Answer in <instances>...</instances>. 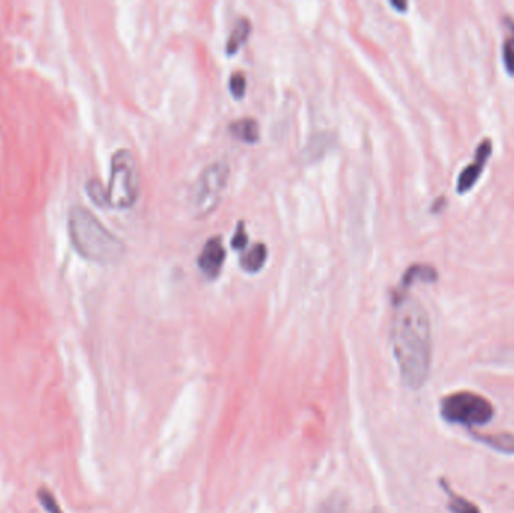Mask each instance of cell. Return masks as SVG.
Listing matches in <instances>:
<instances>
[{"mask_svg": "<svg viewBox=\"0 0 514 513\" xmlns=\"http://www.w3.org/2000/svg\"><path fill=\"white\" fill-rule=\"evenodd\" d=\"M390 336L403 384L411 390L422 388L430 377L433 354L426 307L411 297L396 300Z\"/></svg>", "mask_w": 514, "mask_h": 513, "instance_id": "cell-1", "label": "cell"}, {"mask_svg": "<svg viewBox=\"0 0 514 513\" xmlns=\"http://www.w3.org/2000/svg\"><path fill=\"white\" fill-rule=\"evenodd\" d=\"M68 234L77 253L90 262L113 264L125 255L124 241L82 205L69 209Z\"/></svg>", "mask_w": 514, "mask_h": 513, "instance_id": "cell-2", "label": "cell"}, {"mask_svg": "<svg viewBox=\"0 0 514 513\" xmlns=\"http://www.w3.org/2000/svg\"><path fill=\"white\" fill-rule=\"evenodd\" d=\"M106 188L108 206L127 209L136 204L140 191V179L136 158L131 150L117 149L113 154L108 185Z\"/></svg>", "mask_w": 514, "mask_h": 513, "instance_id": "cell-3", "label": "cell"}, {"mask_svg": "<svg viewBox=\"0 0 514 513\" xmlns=\"http://www.w3.org/2000/svg\"><path fill=\"white\" fill-rule=\"evenodd\" d=\"M229 176L230 166L224 160H218L201 170L191 191V208L197 218H205L218 208Z\"/></svg>", "mask_w": 514, "mask_h": 513, "instance_id": "cell-4", "label": "cell"}, {"mask_svg": "<svg viewBox=\"0 0 514 513\" xmlns=\"http://www.w3.org/2000/svg\"><path fill=\"white\" fill-rule=\"evenodd\" d=\"M442 417L466 428H476L489 423L495 414L492 402L473 391H456L441 402Z\"/></svg>", "mask_w": 514, "mask_h": 513, "instance_id": "cell-5", "label": "cell"}, {"mask_svg": "<svg viewBox=\"0 0 514 513\" xmlns=\"http://www.w3.org/2000/svg\"><path fill=\"white\" fill-rule=\"evenodd\" d=\"M492 142L489 139H485L483 142L478 145L476 155H473V162L471 164H468L465 169L462 170L459 178H457V191L460 195L466 193V191L472 190L473 185L478 183V179L485 170L489 158L492 155Z\"/></svg>", "mask_w": 514, "mask_h": 513, "instance_id": "cell-6", "label": "cell"}, {"mask_svg": "<svg viewBox=\"0 0 514 513\" xmlns=\"http://www.w3.org/2000/svg\"><path fill=\"white\" fill-rule=\"evenodd\" d=\"M224 259L226 251L223 247V239L220 237H214L206 241V244L197 259V265L208 279L214 280L220 276L221 269H223Z\"/></svg>", "mask_w": 514, "mask_h": 513, "instance_id": "cell-7", "label": "cell"}, {"mask_svg": "<svg viewBox=\"0 0 514 513\" xmlns=\"http://www.w3.org/2000/svg\"><path fill=\"white\" fill-rule=\"evenodd\" d=\"M438 280V271L435 267L427 265V264H414L411 265L406 273L401 277V285L399 289V298L406 297V290L417 283V281H422V283H433Z\"/></svg>", "mask_w": 514, "mask_h": 513, "instance_id": "cell-8", "label": "cell"}, {"mask_svg": "<svg viewBox=\"0 0 514 513\" xmlns=\"http://www.w3.org/2000/svg\"><path fill=\"white\" fill-rule=\"evenodd\" d=\"M230 134L244 143L253 145L259 140V124L256 119L244 118L231 122L229 127Z\"/></svg>", "mask_w": 514, "mask_h": 513, "instance_id": "cell-9", "label": "cell"}, {"mask_svg": "<svg viewBox=\"0 0 514 513\" xmlns=\"http://www.w3.org/2000/svg\"><path fill=\"white\" fill-rule=\"evenodd\" d=\"M268 259V248L265 244L257 243L253 247H251L248 251L241 256V268L250 274H256L259 271L264 268L265 262Z\"/></svg>", "mask_w": 514, "mask_h": 513, "instance_id": "cell-10", "label": "cell"}, {"mask_svg": "<svg viewBox=\"0 0 514 513\" xmlns=\"http://www.w3.org/2000/svg\"><path fill=\"white\" fill-rule=\"evenodd\" d=\"M250 34H251L250 20L245 18V17L239 18L238 22L235 23V27L230 32L229 39H227V44H226L227 55H230V56L236 55L239 52V48L247 43Z\"/></svg>", "mask_w": 514, "mask_h": 513, "instance_id": "cell-11", "label": "cell"}, {"mask_svg": "<svg viewBox=\"0 0 514 513\" xmlns=\"http://www.w3.org/2000/svg\"><path fill=\"white\" fill-rule=\"evenodd\" d=\"M477 438L493 450L501 451V454L514 455V435L508 434V432H499V434L492 435H477Z\"/></svg>", "mask_w": 514, "mask_h": 513, "instance_id": "cell-12", "label": "cell"}, {"mask_svg": "<svg viewBox=\"0 0 514 513\" xmlns=\"http://www.w3.org/2000/svg\"><path fill=\"white\" fill-rule=\"evenodd\" d=\"M329 148V136L328 134H316L311 137L308 145L304 149V155L307 160L316 162V160L322 158Z\"/></svg>", "mask_w": 514, "mask_h": 513, "instance_id": "cell-13", "label": "cell"}, {"mask_svg": "<svg viewBox=\"0 0 514 513\" xmlns=\"http://www.w3.org/2000/svg\"><path fill=\"white\" fill-rule=\"evenodd\" d=\"M86 191H87V196L90 197V200L98 206H108V202H107V188L99 183L98 179L92 178L87 181L86 184Z\"/></svg>", "mask_w": 514, "mask_h": 513, "instance_id": "cell-14", "label": "cell"}, {"mask_svg": "<svg viewBox=\"0 0 514 513\" xmlns=\"http://www.w3.org/2000/svg\"><path fill=\"white\" fill-rule=\"evenodd\" d=\"M346 510H348L346 498L340 494H334L322 503L315 513H346Z\"/></svg>", "mask_w": 514, "mask_h": 513, "instance_id": "cell-15", "label": "cell"}, {"mask_svg": "<svg viewBox=\"0 0 514 513\" xmlns=\"http://www.w3.org/2000/svg\"><path fill=\"white\" fill-rule=\"evenodd\" d=\"M511 35L504 41L502 45V60L504 66H506L507 73L510 76H514V22H510Z\"/></svg>", "mask_w": 514, "mask_h": 513, "instance_id": "cell-16", "label": "cell"}, {"mask_svg": "<svg viewBox=\"0 0 514 513\" xmlns=\"http://www.w3.org/2000/svg\"><path fill=\"white\" fill-rule=\"evenodd\" d=\"M450 510L452 513H480L478 507L473 503L452 494L450 497Z\"/></svg>", "mask_w": 514, "mask_h": 513, "instance_id": "cell-17", "label": "cell"}, {"mask_svg": "<svg viewBox=\"0 0 514 513\" xmlns=\"http://www.w3.org/2000/svg\"><path fill=\"white\" fill-rule=\"evenodd\" d=\"M229 87H230V94L234 95V98L241 99L244 98L245 90H247V78L243 73H235L231 74L230 82H229Z\"/></svg>", "mask_w": 514, "mask_h": 513, "instance_id": "cell-18", "label": "cell"}, {"mask_svg": "<svg viewBox=\"0 0 514 513\" xmlns=\"http://www.w3.org/2000/svg\"><path fill=\"white\" fill-rule=\"evenodd\" d=\"M248 244V235H247V230H245V223L244 221H239L238 223V227H236V232L235 235L231 237V248L235 250H244Z\"/></svg>", "mask_w": 514, "mask_h": 513, "instance_id": "cell-19", "label": "cell"}, {"mask_svg": "<svg viewBox=\"0 0 514 513\" xmlns=\"http://www.w3.org/2000/svg\"><path fill=\"white\" fill-rule=\"evenodd\" d=\"M38 497H39V501H41V505L48 513H62V510H60V507L57 506L55 497L50 494L48 491H39Z\"/></svg>", "mask_w": 514, "mask_h": 513, "instance_id": "cell-20", "label": "cell"}, {"mask_svg": "<svg viewBox=\"0 0 514 513\" xmlns=\"http://www.w3.org/2000/svg\"><path fill=\"white\" fill-rule=\"evenodd\" d=\"M391 6L397 8L399 11H401V13H405V11H406V8H408V5H406V3H397V2H392V3H391Z\"/></svg>", "mask_w": 514, "mask_h": 513, "instance_id": "cell-21", "label": "cell"}, {"mask_svg": "<svg viewBox=\"0 0 514 513\" xmlns=\"http://www.w3.org/2000/svg\"><path fill=\"white\" fill-rule=\"evenodd\" d=\"M371 513H382V512H380V510H373Z\"/></svg>", "mask_w": 514, "mask_h": 513, "instance_id": "cell-22", "label": "cell"}]
</instances>
